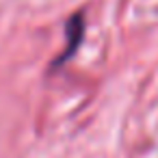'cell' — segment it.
Returning <instances> with one entry per match:
<instances>
[{
	"label": "cell",
	"instance_id": "6da1fadb",
	"mask_svg": "<svg viewBox=\"0 0 158 158\" xmlns=\"http://www.w3.org/2000/svg\"><path fill=\"white\" fill-rule=\"evenodd\" d=\"M82 31H85V15L78 11V13H74L69 20H67V24H65V33H67V44H65V50L61 52V56H56V61L52 63L54 67H59L65 59H69L74 52H76V48H78V44L82 41Z\"/></svg>",
	"mask_w": 158,
	"mask_h": 158
}]
</instances>
